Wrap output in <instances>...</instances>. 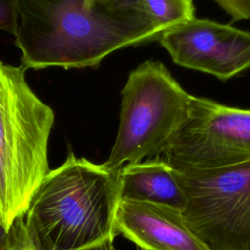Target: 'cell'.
<instances>
[{"label":"cell","instance_id":"cell-1","mask_svg":"<svg viewBox=\"0 0 250 250\" xmlns=\"http://www.w3.org/2000/svg\"><path fill=\"white\" fill-rule=\"evenodd\" d=\"M16 46L24 69L85 68L158 40L140 0H17Z\"/></svg>","mask_w":250,"mask_h":250},{"label":"cell","instance_id":"cell-2","mask_svg":"<svg viewBox=\"0 0 250 250\" xmlns=\"http://www.w3.org/2000/svg\"><path fill=\"white\" fill-rule=\"evenodd\" d=\"M119 173L69 152L50 170L23 216L38 250H85L114 240Z\"/></svg>","mask_w":250,"mask_h":250},{"label":"cell","instance_id":"cell-3","mask_svg":"<svg viewBox=\"0 0 250 250\" xmlns=\"http://www.w3.org/2000/svg\"><path fill=\"white\" fill-rule=\"evenodd\" d=\"M22 66L0 61V221L24 216L48 174L55 115L28 85Z\"/></svg>","mask_w":250,"mask_h":250},{"label":"cell","instance_id":"cell-4","mask_svg":"<svg viewBox=\"0 0 250 250\" xmlns=\"http://www.w3.org/2000/svg\"><path fill=\"white\" fill-rule=\"evenodd\" d=\"M190 96L161 62L139 64L121 91L118 131L104 167L119 173L126 164L159 156L185 123Z\"/></svg>","mask_w":250,"mask_h":250},{"label":"cell","instance_id":"cell-5","mask_svg":"<svg viewBox=\"0 0 250 250\" xmlns=\"http://www.w3.org/2000/svg\"><path fill=\"white\" fill-rule=\"evenodd\" d=\"M177 172L186 196L182 215L207 249L250 250V160Z\"/></svg>","mask_w":250,"mask_h":250},{"label":"cell","instance_id":"cell-6","mask_svg":"<svg viewBox=\"0 0 250 250\" xmlns=\"http://www.w3.org/2000/svg\"><path fill=\"white\" fill-rule=\"evenodd\" d=\"M159 157L178 171L250 160V109L191 95L185 123Z\"/></svg>","mask_w":250,"mask_h":250},{"label":"cell","instance_id":"cell-7","mask_svg":"<svg viewBox=\"0 0 250 250\" xmlns=\"http://www.w3.org/2000/svg\"><path fill=\"white\" fill-rule=\"evenodd\" d=\"M158 41L176 64L222 81L250 68V32L229 24L195 17Z\"/></svg>","mask_w":250,"mask_h":250},{"label":"cell","instance_id":"cell-8","mask_svg":"<svg viewBox=\"0 0 250 250\" xmlns=\"http://www.w3.org/2000/svg\"><path fill=\"white\" fill-rule=\"evenodd\" d=\"M115 229L143 250H208L189 229L182 211L164 204L121 199Z\"/></svg>","mask_w":250,"mask_h":250},{"label":"cell","instance_id":"cell-9","mask_svg":"<svg viewBox=\"0 0 250 250\" xmlns=\"http://www.w3.org/2000/svg\"><path fill=\"white\" fill-rule=\"evenodd\" d=\"M119 181L121 199L164 204L180 211L186 206L177 170L159 156L124 165Z\"/></svg>","mask_w":250,"mask_h":250},{"label":"cell","instance_id":"cell-10","mask_svg":"<svg viewBox=\"0 0 250 250\" xmlns=\"http://www.w3.org/2000/svg\"><path fill=\"white\" fill-rule=\"evenodd\" d=\"M153 26L164 31L195 18L194 0H140Z\"/></svg>","mask_w":250,"mask_h":250},{"label":"cell","instance_id":"cell-11","mask_svg":"<svg viewBox=\"0 0 250 250\" xmlns=\"http://www.w3.org/2000/svg\"><path fill=\"white\" fill-rule=\"evenodd\" d=\"M3 250H38L26 232L23 216L14 221L8 230V236Z\"/></svg>","mask_w":250,"mask_h":250},{"label":"cell","instance_id":"cell-12","mask_svg":"<svg viewBox=\"0 0 250 250\" xmlns=\"http://www.w3.org/2000/svg\"><path fill=\"white\" fill-rule=\"evenodd\" d=\"M18 25L17 0H0V29L15 35Z\"/></svg>","mask_w":250,"mask_h":250},{"label":"cell","instance_id":"cell-13","mask_svg":"<svg viewBox=\"0 0 250 250\" xmlns=\"http://www.w3.org/2000/svg\"><path fill=\"white\" fill-rule=\"evenodd\" d=\"M215 1L233 21L250 19V0H215Z\"/></svg>","mask_w":250,"mask_h":250},{"label":"cell","instance_id":"cell-14","mask_svg":"<svg viewBox=\"0 0 250 250\" xmlns=\"http://www.w3.org/2000/svg\"><path fill=\"white\" fill-rule=\"evenodd\" d=\"M85 250H116V248L114 246L113 240H107Z\"/></svg>","mask_w":250,"mask_h":250},{"label":"cell","instance_id":"cell-15","mask_svg":"<svg viewBox=\"0 0 250 250\" xmlns=\"http://www.w3.org/2000/svg\"><path fill=\"white\" fill-rule=\"evenodd\" d=\"M7 236H8V230L5 229V227L0 221V250H3L4 248V245L7 240Z\"/></svg>","mask_w":250,"mask_h":250},{"label":"cell","instance_id":"cell-16","mask_svg":"<svg viewBox=\"0 0 250 250\" xmlns=\"http://www.w3.org/2000/svg\"><path fill=\"white\" fill-rule=\"evenodd\" d=\"M95 1H102V2H107V1H111V0H95Z\"/></svg>","mask_w":250,"mask_h":250},{"label":"cell","instance_id":"cell-17","mask_svg":"<svg viewBox=\"0 0 250 250\" xmlns=\"http://www.w3.org/2000/svg\"><path fill=\"white\" fill-rule=\"evenodd\" d=\"M137 250H143V249H141V248H138V249H137Z\"/></svg>","mask_w":250,"mask_h":250}]
</instances>
